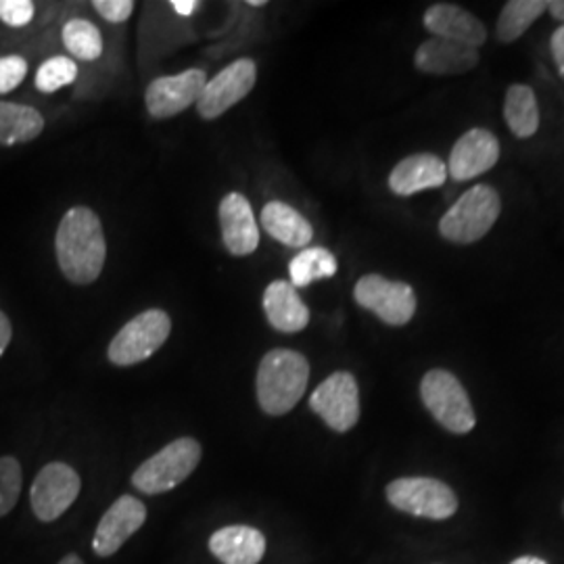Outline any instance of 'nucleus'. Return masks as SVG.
<instances>
[{
	"instance_id": "nucleus-1",
	"label": "nucleus",
	"mask_w": 564,
	"mask_h": 564,
	"mask_svg": "<svg viewBox=\"0 0 564 564\" xmlns=\"http://www.w3.org/2000/svg\"><path fill=\"white\" fill-rule=\"evenodd\" d=\"M55 251L63 276L74 284H90L101 276L107 242L99 216L88 207H72L57 228Z\"/></svg>"
},
{
	"instance_id": "nucleus-2",
	"label": "nucleus",
	"mask_w": 564,
	"mask_h": 564,
	"mask_svg": "<svg viewBox=\"0 0 564 564\" xmlns=\"http://www.w3.org/2000/svg\"><path fill=\"white\" fill-rule=\"evenodd\" d=\"M310 381V362L300 351L272 349L258 368V403L268 416L289 414L305 393Z\"/></svg>"
},
{
	"instance_id": "nucleus-3",
	"label": "nucleus",
	"mask_w": 564,
	"mask_h": 564,
	"mask_svg": "<svg viewBox=\"0 0 564 564\" xmlns=\"http://www.w3.org/2000/svg\"><path fill=\"white\" fill-rule=\"evenodd\" d=\"M202 444L193 437H181L134 470L132 485L144 496H160L184 484L202 463Z\"/></svg>"
},
{
	"instance_id": "nucleus-4",
	"label": "nucleus",
	"mask_w": 564,
	"mask_h": 564,
	"mask_svg": "<svg viewBox=\"0 0 564 564\" xmlns=\"http://www.w3.org/2000/svg\"><path fill=\"white\" fill-rule=\"evenodd\" d=\"M421 398L431 416L454 435H466L475 429L477 414L458 377L435 368L421 381Z\"/></svg>"
},
{
	"instance_id": "nucleus-5",
	"label": "nucleus",
	"mask_w": 564,
	"mask_h": 564,
	"mask_svg": "<svg viewBox=\"0 0 564 564\" xmlns=\"http://www.w3.org/2000/svg\"><path fill=\"white\" fill-rule=\"evenodd\" d=\"M387 502L410 517L447 521L458 512V496L449 485L433 477H402L387 485Z\"/></svg>"
},
{
	"instance_id": "nucleus-6",
	"label": "nucleus",
	"mask_w": 564,
	"mask_h": 564,
	"mask_svg": "<svg viewBox=\"0 0 564 564\" xmlns=\"http://www.w3.org/2000/svg\"><path fill=\"white\" fill-rule=\"evenodd\" d=\"M500 207V195L491 186H473L445 212L440 230L447 241L460 245L479 241L498 223Z\"/></svg>"
},
{
	"instance_id": "nucleus-7",
	"label": "nucleus",
	"mask_w": 564,
	"mask_h": 564,
	"mask_svg": "<svg viewBox=\"0 0 564 564\" xmlns=\"http://www.w3.org/2000/svg\"><path fill=\"white\" fill-rule=\"evenodd\" d=\"M172 333V318L163 310H147L134 316L109 343L107 356L116 366H134L158 354Z\"/></svg>"
},
{
	"instance_id": "nucleus-8",
	"label": "nucleus",
	"mask_w": 564,
	"mask_h": 564,
	"mask_svg": "<svg viewBox=\"0 0 564 564\" xmlns=\"http://www.w3.org/2000/svg\"><path fill=\"white\" fill-rule=\"evenodd\" d=\"M310 408L337 433L351 431L360 421V387L351 372H333L310 395Z\"/></svg>"
},
{
	"instance_id": "nucleus-9",
	"label": "nucleus",
	"mask_w": 564,
	"mask_h": 564,
	"mask_svg": "<svg viewBox=\"0 0 564 564\" xmlns=\"http://www.w3.org/2000/svg\"><path fill=\"white\" fill-rule=\"evenodd\" d=\"M80 475L65 463L42 466L30 489V505L42 523H53L63 517L80 496Z\"/></svg>"
},
{
	"instance_id": "nucleus-10",
	"label": "nucleus",
	"mask_w": 564,
	"mask_h": 564,
	"mask_svg": "<svg viewBox=\"0 0 564 564\" xmlns=\"http://www.w3.org/2000/svg\"><path fill=\"white\" fill-rule=\"evenodd\" d=\"M354 297L389 326H403L416 314L414 289L405 282L387 281L381 274H366L356 282Z\"/></svg>"
},
{
	"instance_id": "nucleus-11",
	"label": "nucleus",
	"mask_w": 564,
	"mask_h": 564,
	"mask_svg": "<svg viewBox=\"0 0 564 564\" xmlns=\"http://www.w3.org/2000/svg\"><path fill=\"white\" fill-rule=\"evenodd\" d=\"M258 65L251 59H239L230 63L218 76L205 84L202 97L197 101L199 116L205 120H216L224 116L230 107L241 102L251 88L256 86Z\"/></svg>"
},
{
	"instance_id": "nucleus-12",
	"label": "nucleus",
	"mask_w": 564,
	"mask_h": 564,
	"mask_svg": "<svg viewBox=\"0 0 564 564\" xmlns=\"http://www.w3.org/2000/svg\"><path fill=\"white\" fill-rule=\"evenodd\" d=\"M207 76L203 69H188L176 76H163L151 82L144 95L147 109L153 118L167 120L199 101Z\"/></svg>"
},
{
	"instance_id": "nucleus-13",
	"label": "nucleus",
	"mask_w": 564,
	"mask_h": 564,
	"mask_svg": "<svg viewBox=\"0 0 564 564\" xmlns=\"http://www.w3.org/2000/svg\"><path fill=\"white\" fill-rule=\"evenodd\" d=\"M147 521V506L134 496H120L102 514L97 533L93 538V550L97 556L109 558L120 552L121 545L142 529Z\"/></svg>"
},
{
	"instance_id": "nucleus-14",
	"label": "nucleus",
	"mask_w": 564,
	"mask_h": 564,
	"mask_svg": "<svg viewBox=\"0 0 564 564\" xmlns=\"http://www.w3.org/2000/svg\"><path fill=\"white\" fill-rule=\"evenodd\" d=\"M500 160V142L484 128H473L458 139L449 155V176L454 181H470L491 170Z\"/></svg>"
},
{
	"instance_id": "nucleus-15",
	"label": "nucleus",
	"mask_w": 564,
	"mask_h": 564,
	"mask_svg": "<svg viewBox=\"0 0 564 564\" xmlns=\"http://www.w3.org/2000/svg\"><path fill=\"white\" fill-rule=\"evenodd\" d=\"M220 226L224 247L237 256H251L260 245V226L256 223L251 203L241 193H228L220 203Z\"/></svg>"
},
{
	"instance_id": "nucleus-16",
	"label": "nucleus",
	"mask_w": 564,
	"mask_h": 564,
	"mask_svg": "<svg viewBox=\"0 0 564 564\" xmlns=\"http://www.w3.org/2000/svg\"><path fill=\"white\" fill-rule=\"evenodd\" d=\"M424 28L442 41L458 42L470 48H479L487 41V32L481 21L458 4L440 2L426 9Z\"/></svg>"
},
{
	"instance_id": "nucleus-17",
	"label": "nucleus",
	"mask_w": 564,
	"mask_h": 564,
	"mask_svg": "<svg viewBox=\"0 0 564 564\" xmlns=\"http://www.w3.org/2000/svg\"><path fill=\"white\" fill-rule=\"evenodd\" d=\"M209 552L223 564H260L265 554L262 531L249 524H228L209 538Z\"/></svg>"
},
{
	"instance_id": "nucleus-18",
	"label": "nucleus",
	"mask_w": 564,
	"mask_h": 564,
	"mask_svg": "<svg viewBox=\"0 0 564 564\" xmlns=\"http://www.w3.org/2000/svg\"><path fill=\"white\" fill-rule=\"evenodd\" d=\"M414 63L423 74L431 76H458L479 63V51L458 42L429 39L414 55Z\"/></svg>"
},
{
	"instance_id": "nucleus-19",
	"label": "nucleus",
	"mask_w": 564,
	"mask_h": 564,
	"mask_svg": "<svg viewBox=\"0 0 564 564\" xmlns=\"http://www.w3.org/2000/svg\"><path fill=\"white\" fill-rule=\"evenodd\" d=\"M447 181V165L437 155L419 153L398 163L389 176V188L395 195L410 197L421 191L437 188Z\"/></svg>"
},
{
	"instance_id": "nucleus-20",
	"label": "nucleus",
	"mask_w": 564,
	"mask_h": 564,
	"mask_svg": "<svg viewBox=\"0 0 564 564\" xmlns=\"http://www.w3.org/2000/svg\"><path fill=\"white\" fill-rule=\"evenodd\" d=\"M263 312L270 326L281 333H300L310 323V310L289 281H274L265 286Z\"/></svg>"
},
{
	"instance_id": "nucleus-21",
	"label": "nucleus",
	"mask_w": 564,
	"mask_h": 564,
	"mask_svg": "<svg viewBox=\"0 0 564 564\" xmlns=\"http://www.w3.org/2000/svg\"><path fill=\"white\" fill-rule=\"evenodd\" d=\"M262 226L272 239H276L286 247H305L314 239L312 224L286 203H265L262 209Z\"/></svg>"
},
{
	"instance_id": "nucleus-22",
	"label": "nucleus",
	"mask_w": 564,
	"mask_h": 564,
	"mask_svg": "<svg viewBox=\"0 0 564 564\" xmlns=\"http://www.w3.org/2000/svg\"><path fill=\"white\" fill-rule=\"evenodd\" d=\"M42 130L44 118L39 109L0 101V147L32 142L41 137Z\"/></svg>"
},
{
	"instance_id": "nucleus-23",
	"label": "nucleus",
	"mask_w": 564,
	"mask_h": 564,
	"mask_svg": "<svg viewBox=\"0 0 564 564\" xmlns=\"http://www.w3.org/2000/svg\"><path fill=\"white\" fill-rule=\"evenodd\" d=\"M505 118L508 128L519 139H531L540 128V107L535 93L523 86L514 84L508 88L505 101Z\"/></svg>"
},
{
	"instance_id": "nucleus-24",
	"label": "nucleus",
	"mask_w": 564,
	"mask_h": 564,
	"mask_svg": "<svg viewBox=\"0 0 564 564\" xmlns=\"http://www.w3.org/2000/svg\"><path fill=\"white\" fill-rule=\"evenodd\" d=\"M339 270L337 258L324 247H307L289 263L291 284L295 289L310 286L312 282L333 279Z\"/></svg>"
},
{
	"instance_id": "nucleus-25",
	"label": "nucleus",
	"mask_w": 564,
	"mask_h": 564,
	"mask_svg": "<svg viewBox=\"0 0 564 564\" xmlns=\"http://www.w3.org/2000/svg\"><path fill=\"white\" fill-rule=\"evenodd\" d=\"M544 11H547V2L544 0H510L502 9V15L498 20L496 34L502 42H514L521 39L524 32L531 28V23L538 20Z\"/></svg>"
},
{
	"instance_id": "nucleus-26",
	"label": "nucleus",
	"mask_w": 564,
	"mask_h": 564,
	"mask_svg": "<svg viewBox=\"0 0 564 564\" xmlns=\"http://www.w3.org/2000/svg\"><path fill=\"white\" fill-rule=\"evenodd\" d=\"M65 48L82 61L99 59L102 55V36L99 28L88 20H69L63 25Z\"/></svg>"
},
{
	"instance_id": "nucleus-27",
	"label": "nucleus",
	"mask_w": 564,
	"mask_h": 564,
	"mask_svg": "<svg viewBox=\"0 0 564 564\" xmlns=\"http://www.w3.org/2000/svg\"><path fill=\"white\" fill-rule=\"evenodd\" d=\"M76 80H78V65H76V61L57 55V57L44 61L41 67H39L36 88L44 93V95H53L59 88H65V86H69V84H74Z\"/></svg>"
},
{
	"instance_id": "nucleus-28",
	"label": "nucleus",
	"mask_w": 564,
	"mask_h": 564,
	"mask_svg": "<svg viewBox=\"0 0 564 564\" xmlns=\"http://www.w3.org/2000/svg\"><path fill=\"white\" fill-rule=\"evenodd\" d=\"M23 473L21 464L13 456L0 458V519L7 517L20 500Z\"/></svg>"
},
{
	"instance_id": "nucleus-29",
	"label": "nucleus",
	"mask_w": 564,
	"mask_h": 564,
	"mask_svg": "<svg viewBox=\"0 0 564 564\" xmlns=\"http://www.w3.org/2000/svg\"><path fill=\"white\" fill-rule=\"evenodd\" d=\"M28 76V61L20 55L0 57V95L15 90Z\"/></svg>"
},
{
	"instance_id": "nucleus-30",
	"label": "nucleus",
	"mask_w": 564,
	"mask_h": 564,
	"mask_svg": "<svg viewBox=\"0 0 564 564\" xmlns=\"http://www.w3.org/2000/svg\"><path fill=\"white\" fill-rule=\"evenodd\" d=\"M34 2L30 0H0V21L11 28H23L34 20Z\"/></svg>"
},
{
	"instance_id": "nucleus-31",
	"label": "nucleus",
	"mask_w": 564,
	"mask_h": 564,
	"mask_svg": "<svg viewBox=\"0 0 564 564\" xmlns=\"http://www.w3.org/2000/svg\"><path fill=\"white\" fill-rule=\"evenodd\" d=\"M93 7L109 23H123L134 11L132 0H95Z\"/></svg>"
},
{
	"instance_id": "nucleus-32",
	"label": "nucleus",
	"mask_w": 564,
	"mask_h": 564,
	"mask_svg": "<svg viewBox=\"0 0 564 564\" xmlns=\"http://www.w3.org/2000/svg\"><path fill=\"white\" fill-rule=\"evenodd\" d=\"M552 57L556 61V67L561 72V76L564 78V25H561L554 34H552Z\"/></svg>"
},
{
	"instance_id": "nucleus-33",
	"label": "nucleus",
	"mask_w": 564,
	"mask_h": 564,
	"mask_svg": "<svg viewBox=\"0 0 564 564\" xmlns=\"http://www.w3.org/2000/svg\"><path fill=\"white\" fill-rule=\"evenodd\" d=\"M11 337H13L11 323H9L7 314L0 312V356L7 351V347H9V343H11Z\"/></svg>"
},
{
	"instance_id": "nucleus-34",
	"label": "nucleus",
	"mask_w": 564,
	"mask_h": 564,
	"mask_svg": "<svg viewBox=\"0 0 564 564\" xmlns=\"http://www.w3.org/2000/svg\"><path fill=\"white\" fill-rule=\"evenodd\" d=\"M197 7H199L197 0H174L172 2V9L182 18H191L197 11Z\"/></svg>"
},
{
	"instance_id": "nucleus-35",
	"label": "nucleus",
	"mask_w": 564,
	"mask_h": 564,
	"mask_svg": "<svg viewBox=\"0 0 564 564\" xmlns=\"http://www.w3.org/2000/svg\"><path fill=\"white\" fill-rule=\"evenodd\" d=\"M547 11L552 13V18L564 21V0H552V2H547Z\"/></svg>"
},
{
	"instance_id": "nucleus-36",
	"label": "nucleus",
	"mask_w": 564,
	"mask_h": 564,
	"mask_svg": "<svg viewBox=\"0 0 564 564\" xmlns=\"http://www.w3.org/2000/svg\"><path fill=\"white\" fill-rule=\"evenodd\" d=\"M510 564H547L544 558H538V556H521L517 561H512Z\"/></svg>"
},
{
	"instance_id": "nucleus-37",
	"label": "nucleus",
	"mask_w": 564,
	"mask_h": 564,
	"mask_svg": "<svg viewBox=\"0 0 564 564\" xmlns=\"http://www.w3.org/2000/svg\"><path fill=\"white\" fill-rule=\"evenodd\" d=\"M57 564H86L84 561H82L80 556L78 554H67V556H63L61 558L59 563Z\"/></svg>"
},
{
	"instance_id": "nucleus-38",
	"label": "nucleus",
	"mask_w": 564,
	"mask_h": 564,
	"mask_svg": "<svg viewBox=\"0 0 564 564\" xmlns=\"http://www.w3.org/2000/svg\"><path fill=\"white\" fill-rule=\"evenodd\" d=\"M247 4H251V7H263L265 2H263V0H249Z\"/></svg>"
}]
</instances>
